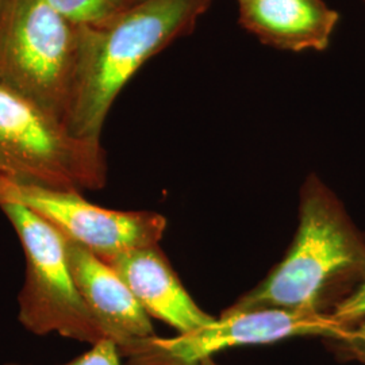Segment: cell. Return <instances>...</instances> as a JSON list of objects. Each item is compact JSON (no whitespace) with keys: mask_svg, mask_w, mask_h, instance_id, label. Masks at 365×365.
Listing matches in <instances>:
<instances>
[{"mask_svg":"<svg viewBox=\"0 0 365 365\" xmlns=\"http://www.w3.org/2000/svg\"><path fill=\"white\" fill-rule=\"evenodd\" d=\"M364 279L365 235L339 197L312 175L302 188L299 226L286 256L225 312L330 315Z\"/></svg>","mask_w":365,"mask_h":365,"instance_id":"6da1fadb","label":"cell"},{"mask_svg":"<svg viewBox=\"0 0 365 365\" xmlns=\"http://www.w3.org/2000/svg\"><path fill=\"white\" fill-rule=\"evenodd\" d=\"M212 0H145L92 26L78 27L68 130L101 141L106 118L133 76L176 39L192 33Z\"/></svg>","mask_w":365,"mask_h":365,"instance_id":"7a4b0ae2","label":"cell"},{"mask_svg":"<svg viewBox=\"0 0 365 365\" xmlns=\"http://www.w3.org/2000/svg\"><path fill=\"white\" fill-rule=\"evenodd\" d=\"M0 170L42 187L86 191L107 182L101 141L75 137L66 123L0 81Z\"/></svg>","mask_w":365,"mask_h":365,"instance_id":"3957f363","label":"cell"},{"mask_svg":"<svg viewBox=\"0 0 365 365\" xmlns=\"http://www.w3.org/2000/svg\"><path fill=\"white\" fill-rule=\"evenodd\" d=\"M78 37V27L45 0H6L0 10V81L66 123Z\"/></svg>","mask_w":365,"mask_h":365,"instance_id":"277c9868","label":"cell"},{"mask_svg":"<svg viewBox=\"0 0 365 365\" xmlns=\"http://www.w3.org/2000/svg\"><path fill=\"white\" fill-rule=\"evenodd\" d=\"M0 210L13 225L26 259L25 284L18 297L22 327L37 336L57 333L91 345L106 339L78 292L66 237L25 206L4 203Z\"/></svg>","mask_w":365,"mask_h":365,"instance_id":"5b68a950","label":"cell"},{"mask_svg":"<svg viewBox=\"0 0 365 365\" xmlns=\"http://www.w3.org/2000/svg\"><path fill=\"white\" fill-rule=\"evenodd\" d=\"M15 203L37 212L66 240L111 260L131 249L158 244L167 220L155 211H119L93 205L78 191L18 180L0 172V205Z\"/></svg>","mask_w":365,"mask_h":365,"instance_id":"8992f818","label":"cell"},{"mask_svg":"<svg viewBox=\"0 0 365 365\" xmlns=\"http://www.w3.org/2000/svg\"><path fill=\"white\" fill-rule=\"evenodd\" d=\"M345 327L330 315L260 309L223 312L205 327L163 339L150 337L122 354L126 365H202L217 353L295 337L336 339Z\"/></svg>","mask_w":365,"mask_h":365,"instance_id":"52a82bcc","label":"cell"},{"mask_svg":"<svg viewBox=\"0 0 365 365\" xmlns=\"http://www.w3.org/2000/svg\"><path fill=\"white\" fill-rule=\"evenodd\" d=\"M75 283L106 339L117 344L120 354L134 344L157 336L130 288L117 271L88 249L66 240Z\"/></svg>","mask_w":365,"mask_h":365,"instance_id":"ba28073f","label":"cell"},{"mask_svg":"<svg viewBox=\"0 0 365 365\" xmlns=\"http://www.w3.org/2000/svg\"><path fill=\"white\" fill-rule=\"evenodd\" d=\"M106 262L125 280L146 314L173 327L178 334L214 321L190 297L158 244L131 249Z\"/></svg>","mask_w":365,"mask_h":365,"instance_id":"9c48e42d","label":"cell"},{"mask_svg":"<svg viewBox=\"0 0 365 365\" xmlns=\"http://www.w3.org/2000/svg\"><path fill=\"white\" fill-rule=\"evenodd\" d=\"M238 24L262 43L286 52H324L339 14L324 0H237Z\"/></svg>","mask_w":365,"mask_h":365,"instance_id":"30bf717a","label":"cell"},{"mask_svg":"<svg viewBox=\"0 0 365 365\" xmlns=\"http://www.w3.org/2000/svg\"><path fill=\"white\" fill-rule=\"evenodd\" d=\"M75 26H92L125 11L131 0H45Z\"/></svg>","mask_w":365,"mask_h":365,"instance_id":"8fae6325","label":"cell"},{"mask_svg":"<svg viewBox=\"0 0 365 365\" xmlns=\"http://www.w3.org/2000/svg\"><path fill=\"white\" fill-rule=\"evenodd\" d=\"M327 341L341 360L359 361L365 365V319L345 327L336 339Z\"/></svg>","mask_w":365,"mask_h":365,"instance_id":"7c38bea8","label":"cell"},{"mask_svg":"<svg viewBox=\"0 0 365 365\" xmlns=\"http://www.w3.org/2000/svg\"><path fill=\"white\" fill-rule=\"evenodd\" d=\"M330 317L342 327L365 319V279L333 309Z\"/></svg>","mask_w":365,"mask_h":365,"instance_id":"4fadbf2b","label":"cell"},{"mask_svg":"<svg viewBox=\"0 0 365 365\" xmlns=\"http://www.w3.org/2000/svg\"><path fill=\"white\" fill-rule=\"evenodd\" d=\"M122 354L118 349L117 344L111 339H102L91 345V349L69 363L63 365H126L122 361ZM6 365H25L9 363Z\"/></svg>","mask_w":365,"mask_h":365,"instance_id":"5bb4252c","label":"cell"},{"mask_svg":"<svg viewBox=\"0 0 365 365\" xmlns=\"http://www.w3.org/2000/svg\"><path fill=\"white\" fill-rule=\"evenodd\" d=\"M4 3H6V0H0V10L3 9V6H4Z\"/></svg>","mask_w":365,"mask_h":365,"instance_id":"9a60e30c","label":"cell"},{"mask_svg":"<svg viewBox=\"0 0 365 365\" xmlns=\"http://www.w3.org/2000/svg\"><path fill=\"white\" fill-rule=\"evenodd\" d=\"M131 1L135 4V3H141V1H145V0H131Z\"/></svg>","mask_w":365,"mask_h":365,"instance_id":"2e32d148","label":"cell"},{"mask_svg":"<svg viewBox=\"0 0 365 365\" xmlns=\"http://www.w3.org/2000/svg\"><path fill=\"white\" fill-rule=\"evenodd\" d=\"M0 172H1V173H4V172H3V170H0Z\"/></svg>","mask_w":365,"mask_h":365,"instance_id":"e0dca14e","label":"cell"},{"mask_svg":"<svg viewBox=\"0 0 365 365\" xmlns=\"http://www.w3.org/2000/svg\"><path fill=\"white\" fill-rule=\"evenodd\" d=\"M364 3H365V0H364Z\"/></svg>","mask_w":365,"mask_h":365,"instance_id":"ac0fdd59","label":"cell"}]
</instances>
